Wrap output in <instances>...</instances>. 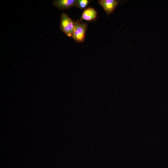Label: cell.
<instances>
[{
    "instance_id": "1",
    "label": "cell",
    "mask_w": 168,
    "mask_h": 168,
    "mask_svg": "<svg viewBox=\"0 0 168 168\" xmlns=\"http://www.w3.org/2000/svg\"><path fill=\"white\" fill-rule=\"evenodd\" d=\"M75 28V22L65 13L61 16L60 29L68 36L72 38Z\"/></svg>"
},
{
    "instance_id": "6",
    "label": "cell",
    "mask_w": 168,
    "mask_h": 168,
    "mask_svg": "<svg viewBox=\"0 0 168 168\" xmlns=\"http://www.w3.org/2000/svg\"><path fill=\"white\" fill-rule=\"evenodd\" d=\"M90 1H91L88 0H77L76 7L81 9H85Z\"/></svg>"
},
{
    "instance_id": "5",
    "label": "cell",
    "mask_w": 168,
    "mask_h": 168,
    "mask_svg": "<svg viewBox=\"0 0 168 168\" xmlns=\"http://www.w3.org/2000/svg\"><path fill=\"white\" fill-rule=\"evenodd\" d=\"M97 12L94 8L89 7L85 9L82 12L80 21L83 20L91 21L97 18Z\"/></svg>"
},
{
    "instance_id": "4",
    "label": "cell",
    "mask_w": 168,
    "mask_h": 168,
    "mask_svg": "<svg viewBox=\"0 0 168 168\" xmlns=\"http://www.w3.org/2000/svg\"><path fill=\"white\" fill-rule=\"evenodd\" d=\"M77 0H55L53 2V5L58 9L64 10L76 7Z\"/></svg>"
},
{
    "instance_id": "3",
    "label": "cell",
    "mask_w": 168,
    "mask_h": 168,
    "mask_svg": "<svg viewBox=\"0 0 168 168\" xmlns=\"http://www.w3.org/2000/svg\"><path fill=\"white\" fill-rule=\"evenodd\" d=\"M98 1L103 7L108 16L113 13L119 4V2L115 0H99Z\"/></svg>"
},
{
    "instance_id": "2",
    "label": "cell",
    "mask_w": 168,
    "mask_h": 168,
    "mask_svg": "<svg viewBox=\"0 0 168 168\" xmlns=\"http://www.w3.org/2000/svg\"><path fill=\"white\" fill-rule=\"evenodd\" d=\"M88 27L86 23L75 22V28L72 38L77 42L82 43L84 41Z\"/></svg>"
}]
</instances>
